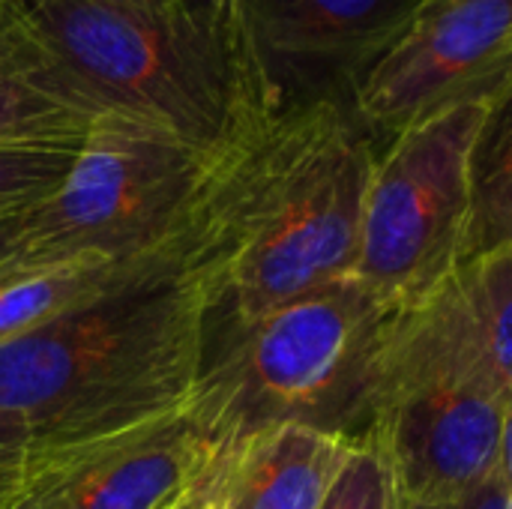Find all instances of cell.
<instances>
[{
	"label": "cell",
	"mask_w": 512,
	"mask_h": 509,
	"mask_svg": "<svg viewBox=\"0 0 512 509\" xmlns=\"http://www.w3.org/2000/svg\"><path fill=\"white\" fill-rule=\"evenodd\" d=\"M228 240L225 165L198 237L0 345V414L27 420L36 441H63L186 405L213 336Z\"/></svg>",
	"instance_id": "1"
},
{
	"label": "cell",
	"mask_w": 512,
	"mask_h": 509,
	"mask_svg": "<svg viewBox=\"0 0 512 509\" xmlns=\"http://www.w3.org/2000/svg\"><path fill=\"white\" fill-rule=\"evenodd\" d=\"M375 150L345 102L273 114L234 144L216 324L252 321L354 273Z\"/></svg>",
	"instance_id": "2"
},
{
	"label": "cell",
	"mask_w": 512,
	"mask_h": 509,
	"mask_svg": "<svg viewBox=\"0 0 512 509\" xmlns=\"http://www.w3.org/2000/svg\"><path fill=\"white\" fill-rule=\"evenodd\" d=\"M0 57L87 120L129 117L207 153L228 150L267 120L246 102L225 39L99 0H3Z\"/></svg>",
	"instance_id": "3"
},
{
	"label": "cell",
	"mask_w": 512,
	"mask_h": 509,
	"mask_svg": "<svg viewBox=\"0 0 512 509\" xmlns=\"http://www.w3.org/2000/svg\"><path fill=\"white\" fill-rule=\"evenodd\" d=\"M393 306L354 273L252 321L213 324L192 405L219 450L246 432L306 423L363 435Z\"/></svg>",
	"instance_id": "4"
},
{
	"label": "cell",
	"mask_w": 512,
	"mask_h": 509,
	"mask_svg": "<svg viewBox=\"0 0 512 509\" xmlns=\"http://www.w3.org/2000/svg\"><path fill=\"white\" fill-rule=\"evenodd\" d=\"M231 147L207 153L129 117H93L63 183L21 207V267L141 261L186 243L213 213Z\"/></svg>",
	"instance_id": "5"
},
{
	"label": "cell",
	"mask_w": 512,
	"mask_h": 509,
	"mask_svg": "<svg viewBox=\"0 0 512 509\" xmlns=\"http://www.w3.org/2000/svg\"><path fill=\"white\" fill-rule=\"evenodd\" d=\"M453 102L378 144L354 276L402 306L471 258V159L498 99Z\"/></svg>",
	"instance_id": "6"
},
{
	"label": "cell",
	"mask_w": 512,
	"mask_h": 509,
	"mask_svg": "<svg viewBox=\"0 0 512 509\" xmlns=\"http://www.w3.org/2000/svg\"><path fill=\"white\" fill-rule=\"evenodd\" d=\"M417 0H228V51L255 114L348 102Z\"/></svg>",
	"instance_id": "7"
},
{
	"label": "cell",
	"mask_w": 512,
	"mask_h": 509,
	"mask_svg": "<svg viewBox=\"0 0 512 509\" xmlns=\"http://www.w3.org/2000/svg\"><path fill=\"white\" fill-rule=\"evenodd\" d=\"M408 390H474L512 402V243L465 258L393 306L372 405Z\"/></svg>",
	"instance_id": "8"
},
{
	"label": "cell",
	"mask_w": 512,
	"mask_h": 509,
	"mask_svg": "<svg viewBox=\"0 0 512 509\" xmlns=\"http://www.w3.org/2000/svg\"><path fill=\"white\" fill-rule=\"evenodd\" d=\"M512 90V0H417L348 96L375 144L462 99Z\"/></svg>",
	"instance_id": "9"
},
{
	"label": "cell",
	"mask_w": 512,
	"mask_h": 509,
	"mask_svg": "<svg viewBox=\"0 0 512 509\" xmlns=\"http://www.w3.org/2000/svg\"><path fill=\"white\" fill-rule=\"evenodd\" d=\"M219 453L189 399L123 429L36 441L0 509H171L207 480Z\"/></svg>",
	"instance_id": "10"
},
{
	"label": "cell",
	"mask_w": 512,
	"mask_h": 509,
	"mask_svg": "<svg viewBox=\"0 0 512 509\" xmlns=\"http://www.w3.org/2000/svg\"><path fill=\"white\" fill-rule=\"evenodd\" d=\"M510 411V399L474 390H408L378 399L363 435L396 504H441L510 474Z\"/></svg>",
	"instance_id": "11"
},
{
	"label": "cell",
	"mask_w": 512,
	"mask_h": 509,
	"mask_svg": "<svg viewBox=\"0 0 512 509\" xmlns=\"http://www.w3.org/2000/svg\"><path fill=\"white\" fill-rule=\"evenodd\" d=\"M351 438L306 423L246 432L213 465L222 509H318Z\"/></svg>",
	"instance_id": "12"
},
{
	"label": "cell",
	"mask_w": 512,
	"mask_h": 509,
	"mask_svg": "<svg viewBox=\"0 0 512 509\" xmlns=\"http://www.w3.org/2000/svg\"><path fill=\"white\" fill-rule=\"evenodd\" d=\"M153 258H159V255H153ZM153 258H141V261H93V258H87V261H66V264H48V267H18V270L0 276V345L48 324L51 318L63 315L66 309L102 294L105 288L117 285L132 270H138L141 264H147Z\"/></svg>",
	"instance_id": "13"
},
{
	"label": "cell",
	"mask_w": 512,
	"mask_h": 509,
	"mask_svg": "<svg viewBox=\"0 0 512 509\" xmlns=\"http://www.w3.org/2000/svg\"><path fill=\"white\" fill-rule=\"evenodd\" d=\"M512 243V93L489 111L471 159V255Z\"/></svg>",
	"instance_id": "14"
},
{
	"label": "cell",
	"mask_w": 512,
	"mask_h": 509,
	"mask_svg": "<svg viewBox=\"0 0 512 509\" xmlns=\"http://www.w3.org/2000/svg\"><path fill=\"white\" fill-rule=\"evenodd\" d=\"M81 135L0 141V213L21 210L51 195L69 174Z\"/></svg>",
	"instance_id": "15"
},
{
	"label": "cell",
	"mask_w": 512,
	"mask_h": 509,
	"mask_svg": "<svg viewBox=\"0 0 512 509\" xmlns=\"http://www.w3.org/2000/svg\"><path fill=\"white\" fill-rule=\"evenodd\" d=\"M87 117L30 87L0 57V141L12 138H69L87 129Z\"/></svg>",
	"instance_id": "16"
},
{
	"label": "cell",
	"mask_w": 512,
	"mask_h": 509,
	"mask_svg": "<svg viewBox=\"0 0 512 509\" xmlns=\"http://www.w3.org/2000/svg\"><path fill=\"white\" fill-rule=\"evenodd\" d=\"M318 509H396V492L384 459L366 435L351 438V447Z\"/></svg>",
	"instance_id": "17"
},
{
	"label": "cell",
	"mask_w": 512,
	"mask_h": 509,
	"mask_svg": "<svg viewBox=\"0 0 512 509\" xmlns=\"http://www.w3.org/2000/svg\"><path fill=\"white\" fill-rule=\"evenodd\" d=\"M33 444H36V429L27 420L0 414V507L15 492V486L27 468Z\"/></svg>",
	"instance_id": "18"
},
{
	"label": "cell",
	"mask_w": 512,
	"mask_h": 509,
	"mask_svg": "<svg viewBox=\"0 0 512 509\" xmlns=\"http://www.w3.org/2000/svg\"><path fill=\"white\" fill-rule=\"evenodd\" d=\"M396 509H512V474H498L489 483H483L480 489L453 498V501H441V504H396Z\"/></svg>",
	"instance_id": "19"
},
{
	"label": "cell",
	"mask_w": 512,
	"mask_h": 509,
	"mask_svg": "<svg viewBox=\"0 0 512 509\" xmlns=\"http://www.w3.org/2000/svg\"><path fill=\"white\" fill-rule=\"evenodd\" d=\"M111 9H120V12H129L135 18H144V21H153V24H168V27H192V30H201L189 15L186 9L180 6V0H99ZM207 33V30H204ZM213 36V33H210ZM219 39V36H216Z\"/></svg>",
	"instance_id": "20"
},
{
	"label": "cell",
	"mask_w": 512,
	"mask_h": 509,
	"mask_svg": "<svg viewBox=\"0 0 512 509\" xmlns=\"http://www.w3.org/2000/svg\"><path fill=\"white\" fill-rule=\"evenodd\" d=\"M180 6L201 30L228 42V0H180Z\"/></svg>",
	"instance_id": "21"
},
{
	"label": "cell",
	"mask_w": 512,
	"mask_h": 509,
	"mask_svg": "<svg viewBox=\"0 0 512 509\" xmlns=\"http://www.w3.org/2000/svg\"><path fill=\"white\" fill-rule=\"evenodd\" d=\"M21 210L0 213V276L21 267Z\"/></svg>",
	"instance_id": "22"
},
{
	"label": "cell",
	"mask_w": 512,
	"mask_h": 509,
	"mask_svg": "<svg viewBox=\"0 0 512 509\" xmlns=\"http://www.w3.org/2000/svg\"><path fill=\"white\" fill-rule=\"evenodd\" d=\"M180 509H222V498H219V489L213 483V471L207 474V480L180 504Z\"/></svg>",
	"instance_id": "23"
},
{
	"label": "cell",
	"mask_w": 512,
	"mask_h": 509,
	"mask_svg": "<svg viewBox=\"0 0 512 509\" xmlns=\"http://www.w3.org/2000/svg\"><path fill=\"white\" fill-rule=\"evenodd\" d=\"M171 509H180V504H177V507H171Z\"/></svg>",
	"instance_id": "24"
},
{
	"label": "cell",
	"mask_w": 512,
	"mask_h": 509,
	"mask_svg": "<svg viewBox=\"0 0 512 509\" xmlns=\"http://www.w3.org/2000/svg\"><path fill=\"white\" fill-rule=\"evenodd\" d=\"M0 3H3V0H0Z\"/></svg>",
	"instance_id": "25"
}]
</instances>
